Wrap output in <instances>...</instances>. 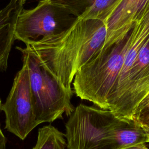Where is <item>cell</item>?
<instances>
[{
  "label": "cell",
  "mask_w": 149,
  "mask_h": 149,
  "mask_svg": "<svg viewBox=\"0 0 149 149\" xmlns=\"http://www.w3.org/2000/svg\"><path fill=\"white\" fill-rule=\"evenodd\" d=\"M1 110L5 115V128L22 140L38 125L31 104L28 66L24 60L22 68L16 74L10 91L5 102L2 104Z\"/></svg>",
  "instance_id": "8992f818"
},
{
  "label": "cell",
  "mask_w": 149,
  "mask_h": 149,
  "mask_svg": "<svg viewBox=\"0 0 149 149\" xmlns=\"http://www.w3.org/2000/svg\"><path fill=\"white\" fill-rule=\"evenodd\" d=\"M147 143V134L136 120H125L114 131L111 139V149H122Z\"/></svg>",
  "instance_id": "30bf717a"
},
{
  "label": "cell",
  "mask_w": 149,
  "mask_h": 149,
  "mask_svg": "<svg viewBox=\"0 0 149 149\" xmlns=\"http://www.w3.org/2000/svg\"><path fill=\"white\" fill-rule=\"evenodd\" d=\"M125 119L111 111L83 104L75 107L65 124L67 149H111L114 131Z\"/></svg>",
  "instance_id": "277c9868"
},
{
  "label": "cell",
  "mask_w": 149,
  "mask_h": 149,
  "mask_svg": "<svg viewBox=\"0 0 149 149\" xmlns=\"http://www.w3.org/2000/svg\"><path fill=\"white\" fill-rule=\"evenodd\" d=\"M142 126H143V127L147 134V143H149V126H144V125H142Z\"/></svg>",
  "instance_id": "2e32d148"
},
{
  "label": "cell",
  "mask_w": 149,
  "mask_h": 149,
  "mask_svg": "<svg viewBox=\"0 0 149 149\" xmlns=\"http://www.w3.org/2000/svg\"><path fill=\"white\" fill-rule=\"evenodd\" d=\"M106 34L105 22L76 18L63 31L26 47L64 88L73 91L76 73L101 48Z\"/></svg>",
  "instance_id": "6da1fadb"
},
{
  "label": "cell",
  "mask_w": 149,
  "mask_h": 149,
  "mask_svg": "<svg viewBox=\"0 0 149 149\" xmlns=\"http://www.w3.org/2000/svg\"><path fill=\"white\" fill-rule=\"evenodd\" d=\"M15 1H18V2H20L21 3H22L23 4H24V3L27 1V0H13Z\"/></svg>",
  "instance_id": "e0dca14e"
},
{
  "label": "cell",
  "mask_w": 149,
  "mask_h": 149,
  "mask_svg": "<svg viewBox=\"0 0 149 149\" xmlns=\"http://www.w3.org/2000/svg\"><path fill=\"white\" fill-rule=\"evenodd\" d=\"M1 105H2V101H1V98H0V110H1Z\"/></svg>",
  "instance_id": "ac0fdd59"
},
{
  "label": "cell",
  "mask_w": 149,
  "mask_h": 149,
  "mask_svg": "<svg viewBox=\"0 0 149 149\" xmlns=\"http://www.w3.org/2000/svg\"><path fill=\"white\" fill-rule=\"evenodd\" d=\"M73 17L82 20L107 19L122 0H50Z\"/></svg>",
  "instance_id": "ba28073f"
},
{
  "label": "cell",
  "mask_w": 149,
  "mask_h": 149,
  "mask_svg": "<svg viewBox=\"0 0 149 149\" xmlns=\"http://www.w3.org/2000/svg\"><path fill=\"white\" fill-rule=\"evenodd\" d=\"M75 19L50 0H41L34 8L21 10L15 26V38L26 45H30L63 31Z\"/></svg>",
  "instance_id": "5b68a950"
},
{
  "label": "cell",
  "mask_w": 149,
  "mask_h": 149,
  "mask_svg": "<svg viewBox=\"0 0 149 149\" xmlns=\"http://www.w3.org/2000/svg\"><path fill=\"white\" fill-rule=\"evenodd\" d=\"M135 120L142 125L149 126V108L141 111L136 116Z\"/></svg>",
  "instance_id": "7c38bea8"
},
{
  "label": "cell",
  "mask_w": 149,
  "mask_h": 149,
  "mask_svg": "<svg viewBox=\"0 0 149 149\" xmlns=\"http://www.w3.org/2000/svg\"><path fill=\"white\" fill-rule=\"evenodd\" d=\"M130 39V31L80 68L72 83L76 96L107 110V102L120 70Z\"/></svg>",
  "instance_id": "7a4b0ae2"
},
{
  "label": "cell",
  "mask_w": 149,
  "mask_h": 149,
  "mask_svg": "<svg viewBox=\"0 0 149 149\" xmlns=\"http://www.w3.org/2000/svg\"><path fill=\"white\" fill-rule=\"evenodd\" d=\"M148 108H149V94L141 101V102L138 105L134 115V120L136 116L140 113L141 111Z\"/></svg>",
  "instance_id": "4fadbf2b"
},
{
  "label": "cell",
  "mask_w": 149,
  "mask_h": 149,
  "mask_svg": "<svg viewBox=\"0 0 149 149\" xmlns=\"http://www.w3.org/2000/svg\"><path fill=\"white\" fill-rule=\"evenodd\" d=\"M122 149H149V148L146 146V144H140L134 145V146L128 147Z\"/></svg>",
  "instance_id": "9a60e30c"
},
{
  "label": "cell",
  "mask_w": 149,
  "mask_h": 149,
  "mask_svg": "<svg viewBox=\"0 0 149 149\" xmlns=\"http://www.w3.org/2000/svg\"><path fill=\"white\" fill-rule=\"evenodd\" d=\"M6 143V139L1 129L0 125V149H5Z\"/></svg>",
  "instance_id": "5bb4252c"
},
{
  "label": "cell",
  "mask_w": 149,
  "mask_h": 149,
  "mask_svg": "<svg viewBox=\"0 0 149 149\" xmlns=\"http://www.w3.org/2000/svg\"><path fill=\"white\" fill-rule=\"evenodd\" d=\"M148 7L149 0H122L105 22L106 38L94 56L104 53L125 37Z\"/></svg>",
  "instance_id": "52a82bcc"
},
{
  "label": "cell",
  "mask_w": 149,
  "mask_h": 149,
  "mask_svg": "<svg viewBox=\"0 0 149 149\" xmlns=\"http://www.w3.org/2000/svg\"><path fill=\"white\" fill-rule=\"evenodd\" d=\"M16 48L23 54L28 66L31 104L37 124L62 119L64 113L69 116L75 108L71 102L73 91L64 88L27 47Z\"/></svg>",
  "instance_id": "3957f363"
},
{
  "label": "cell",
  "mask_w": 149,
  "mask_h": 149,
  "mask_svg": "<svg viewBox=\"0 0 149 149\" xmlns=\"http://www.w3.org/2000/svg\"><path fill=\"white\" fill-rule=\"evenodd\" d=\"M23 9V4L10 0L0 10V70H5L15 38V29L17 17Z\"/></svg>",
  "instance_id": "9c48e42d"
},
{
  "label": "cell",
  "mask_w": 149,
  "mask_h": 149,
  "mask_svg": "<svg viewBox=\"0 0 149 149\" xmlns=\"http://www.w3.org/2000/svg\"><path fill=\"white\" fill-rule=\"evenodd\" d=\"M65 134L49 125L38 129L36 144L33 149H65Z\"/></svg>",
  "instance_id": "8fae6325"
}]
</instances>
